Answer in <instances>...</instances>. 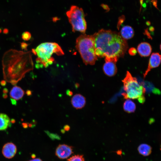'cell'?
Returning <instances> with one entry per match:
<instances>
[{
	"mask_svg": "<svg viewBox=\"0 0 161 161\" xmlns=\"http://www.w3.org/2000/svg\"><path fill=\"white\" fill-rule=\"evenodd\" d=\"M4 79L15 84L26 73L32 70L33 63L30 52L11 49L4 54L2 61Z\"/></svg>",
	"mask_w": 161,
	"mask_h": 161,
	"instance_id": "6da1fadb",
	"label": "cell"
},
{
	"mask_svg": "<svg viewBox=\"0 0 161 161\" xmlns=\"http://www.w3.org/2000/svg\"><path fill=\"white\" fill-rule=\"evenodd\" d=\"M92 35L97 57L118 59L124 55L127 50L126 41L116 32L102 29Z\"/></svg>",
	"mask_w": 161,
	"mask_h": 161,
	"instance_id": "7a4b0ae2",
	"label": "cell"
},
{
	"mask_svg": "<svg viewBox=\"0 0 161 161\" xmlns=\"http://www.w3.org/2000/svg\"><path fill=\"white\" fill-rule=\"evenodd\" d=\"M76 47L86 65H94L97 60L93 35L82 33L76 39Z\"/></svg>",
	"mask_w": 161,
	"mask_h": 161,
	"instance_id": "3957f363",
	"label": "cell"
},
{
	"mask_svg": "<svg viewBox=\"0 0 161 161\" xmlns=\"http://www.w3.org/2000/svg\"><path fill=\"white\" fill-rule=\"evenodd\" d=\"M32 52L37 56L36 62L41 64L45 67L51 64L54 59L52 56L53 54L58 55L64 54L59 45L54 42H44L39 44L35 49H32Z\"/></svg>",
	"mask_w": 161,
	"mask_h": 161,
	"instance_id": "277c9868",
	"label": "cell"
},
{
	"mask_svg": "<svg viewBox=\"0 0 161 161\" xmlns=\"http://www.w3.org/2000/svg\"><path fill=\"white\" fill-rule=\"evenodd\" d=\"M122 81L125 92L122 95L125 99H137L141 103L145 100V90L143 85L140 84L137 79L127 71L125 77Z\"/></svg>",
	"mask_w": 161,
	"mask_h": 161,
	"instance_id": "5b68a950",
	"label": "cell"
},
{
	"mask_svg": "<svg viewBox=\"0 0 161 161\" xmlns=\"http://www.w3.org/2000/svg\"><path fill=\"white\" fill-rule=\"evenodd\" d=\"M66 14L73 32L79 31L83 33L85 32L86 23L85 19V15L82 8L72 5Z\"/></svg>",
	"mask_w": 161,
	"mask_h": 161,
	"instance_id": "8992f818",
	"label": "cell"
},
{
	"mask_svg": "<svg viewBox=\"0 0 161 161\" xmlns=\"http://www.w3.org/2000/svg\"><path fill=\"white\" fill-rule=\"evenodd\" d=\"M118 59L112 58H105V63L103 66V70L105 74L112 77L117 73V69L116 63Z\"/></svg>",
	"mask_w": 161,
	"mask_h": 161,
	"instance_id": "52a82bcc",
	"label": "cell"
},
{
	"mask_svg": "<svg viewBox=\"0 0 161 161\" xmlns=\"http://www.w3.org/2000/svg\"><path fill=\"white\" fill-rule=\"evenodd\" d=\"M73 147L65 144H60L55 151V155L59 158H67L72 153Z\"/></svg>",
	"mask_w": 161,
	"mask_h": 161,
	"instance_id": "ba28073f",
	"label": "cell"
},
{
	"mask_svg": "<svg viewBox=\"0 0 161 161\" xmlns=\"http://www.w3.org/2000/svg\"><path fill=\"white\" fill-rule=\"evenodd\" d=\"M161 62V55L158 52L153 53L150 57L148 68L143 74L144 78L152 69L158 67Z\"/></svg>",
	"mask_w": 161,
	"mask_h": 161,
	"instance_id": "9c48e42d",
	"label": "cell"
},
{
	"mask_svg": "<svg viewBox=\"0 0 161 161\" xmlns=\"http://www.w3.org/2000/svg\"><path fill=\"white\" fill-rule=\"evenodd\" d=\"M17 152L16 146L13 143H7L3 146L2 153L6 158L11 159L13 157Z\"/></svg>",
	"mask_w": 161,
	"mask_h": 161,
	"instance_id": "30bf717a",
	"label": "cell"
},
{
	"mask_svg": "<svg viewBox=\"0 0 161 161\" xmlns=\"http://www.w3.org/2000/svg\"><path fill=\"white\" fill-rule=\"evenodd\" d=\"M71 104L73 107L76 109H81L85 105V98L80 94H76L72 97Z\"/></svg>",
	"mask_w": 161,
	"mask_h": 161,
	"instance_id": "8fae6325",
	"label": "cell"
},
{
	"mask_svg": "<svg viewBox=\"0 0 161 161\" xmlns=\"http://www.w3.org/2000/svg\"><path fill=\"white\" fill-rule=\"evenodd\" d=\"M137 51L141 56L147 57L150 55L152 51V48L148 43L143 42L138 45Z\"/></svg>",
	"mask_w": 161,
	"mask_h": 161,
	"instance_id": "7c38bea8",
	"label": "cell"
},
{
	"mask_svg": "<svg viewBox=\"0 0 161 161\" xmlns=\"http://www.w3.org/2000/svg\"><path fill=\"white\" fill-rule=\"evenodd\" d=\"M10 94L12 99L15 100H18L23 97L24 91L20 87L16 86L11 89Z\"/></svg>",
	"mask_w": 161,
	"mask_h": 161,
	"instance_id": "4fadbf2b",
	"label": "cell"
},
{
	"mask_svg": "<svg viewBox=\"0 0 161 161\" xmlns=\"http://www.w3.org/2000/svg\"><path fill=\"white\" fill-rule=\"evenodd\" d=\"M133 29L129 26H123L120 30V35L125 40L129 39L132 38L134 35Z\"/></svg>",
	"mask_w": 161,
	"mask_h": 161,
	"instance_id": "5bb4252c",
	"label": "cell"
},
{
	"mask_svg": "<svg viewBox=\"0 0 161 161\" xmlns=\"http://www.w3.org/2000/svg\"><path fill=\"white\" fill-rule=\"evenodd\" d=\"M10 118L6 114L0 113V131L6 130L11 126Z\"/></svg>",
	"mask_w": 161,
	"mask_h": 161,
	"instance_id": "9a60e30c",
	"label": "cell"
},
{
	"mask_svg": "<svg viewBox=\"0 0 161 161\" xmlns=\"http://www.w3.org/2000/svg\"><path fill=\"white\" fill-rule=\"evenodd\" d=\"M123 107L124 111L128 113L134 112L136 109L135 103L129 99H127L125 101Z\"/></svg>",
	"mask_w": 161,
	"mask_h": 161,
	"instance_id": "2e32d148",
	"label": "cell"
},
{
	"mask_svg": "<svg viewBox=\"0 0 161 161\" xmlns=\"http://www.w3.org/2000/svg\"><path fill=\"white\" fill-rule=\"evenodd\" d=\"M138 150L139 153L141 155L144 156H147L151 154L152 148L148 144H142L138 146Z\"/></svg>",
	"mask_w": 161,
	"mask_h": 161,
	"instance_id": "e0dca14e",
	"label": "cell"
},
{
	"mask_svg": "<svg viewBox=\"0 0 161 161\" xmlns=\"http://www.w3.org/2000/svg\"><path fill=\"white\" fill-rule=\"evenodd\" d=\"M145 88V92L148 93L152 92L155 94H160L161 92L160 90L155 88L151 83L148 82H145L142 84Z\"/></svg>",
	"mask_w": 161,
	"mask_h": 161,
	"instance_id": "ac0fdd59",
	"label": "cell"
},
{
	"mask_svg": "<svg viewBox=\"0 0 161 161\" xmlns=\"http://www.w3.org/2000/svg\"><path fill=\"white\" fill-rule=\"evenodd\" d=\"M68 161H85L83 155H77L72 156L67 160Z\"/></svg>",
	"mask_w": 161,
	"mask_h": 161,
	"instance_id": "d6986e66",
	"label": "cell"
},
{
	"mask_svg": "<svg viewBox=\"0 0 161 161\" xmlns=\"http://www.w3.org/2000/svg\"><path fill=\"white\" fill-rule=\"evenodd\" d=\"M21 37L23 40L28 41L31 38V34L29 32H25L22 34Z\"/></svg>",
	"mask_w": 161,
	"mask_h": 161,
	"instance_id": "ffe728a7",
	"label": "cell"
},
{
	"mask_svg": "<svg viewBox=\"0 0 161 161\" xmlns=\"http://www.w3.org/2000/svg\"><path fill=\"white\" fill-rule=\"evenodd\" d=\"M46 133L50 137L52 140L55 139L59 140L60 139V137L57 134L53 133H51L48 131H45Z\"/></svg>",
	"mask_w": 161,
	"mask_h": 161,
	"instance_id": "44dd1931",
	"label": "cell"
},
{
	"mask_svg": "<svg viewBox=\"0 0 161 161\" xmlns=\"http://www.w3.org/2000/svg\"><path fill=\"white\" fill-rule=\"evenodd\" d=\"M129 54L131 55H134L136 54L137 53L136 49L134 48H130L129 50Z\"/></svg>",
	"mask_w": 161,
	"mask_h": 161,
	"instance_id": "7402d4cb",
	"label": "cell"
},
{
	"mask_svg": "<svg viewBox=\"0 0 161 161\" xmlns=\"http://www.w3.org/2000/svg\"><path fill=\"white\" fill-rule=\"evenodd\" d=\"M27 46L28 44L24 42L21 43V47L22 49L27 50Z\"/></svg>",
	"mask_w": 161,
	"mask_h": 161,
	"instance_id": "603a6c76",
	"label": "cell"
},
{
	"mask_svg": "<svg viewBox=\"0 0 161 161\" xmlns=\"http://www.w3.org/2000/svg\"><path fill=\"white\" fill-rule=\"evenodd\" d=\"M66 94L68 95L71 96L73 95V92L69 90L68 89L66 91Z\"/></svg>",
	"mask_w": 161,
	"mask_h": 161,
	"instance_id": "cb8c5ba5",
	"label": "cell"
},
{
	"mask_svg": "<svg viewBox=\"0 0 161 161\" xmlns=\"http://www.w3.org/2000/svg\"><path fill=\"white\" fill-rule=\"evenodd\" d=\"M70 127L68 125H66L64 126V129L65 131H68L69 130Z\"/></svg>",
	"mask_w": 161,
	"mask_h": 161,
	"instance_id": "d4e9b609",
	"label": "cell"
},
{
	"mask_svg": "<svg viewBox=\"0 0 161 161\" xmlns=\"http://www.w3.org/2000/svg\"><path fill=\"white\" fill-rule=\"evenodd\" d=\"M42 161V160L39 158H35L29 161Z\"/></svg>",
	"mask_w": 161,
	"mask_h": 161,
	"instance_id": "484cf974",
	"label": "cell"
},
{
	"mask_svg": "<svg viewBox=\"0 0 161 161\" xmlns=\"http://www.w3.org/2000/svg\"><path fill=\"white\" fill-rule=\"evenodd\" d=\"M9 32V30L7 28H5L3 30V33L4 34H7Z\"/></svg>",
	"mask_w": 161,
	"mask_h": 161,
	"instance_id": "4316f807",
	"label": "cell"
},
{
	"mask_svg": "<svg viewBox=\"0 0 161 161\" xmlns=\"http://www.w3.org/2000/svg\"><path fill=\"white\" fill-rule=\"evenodd\" d=\"M27 94L28 95H30L31 94V92L30 91L28 90L27 92Z\"/></svg>",
	"mask_w": 161,
	"mask_h": 161,
	"instance_id": "83f0119b",
	"label": "cell"
},
{
	"mask_svg": "<svg viewBox=\"0 0 161 161\" xmlns=\"http://www.w3.org/2000/svg\"><path fill=\"white\" fill-rule=\"evenodd\" d=\"M149 30L151 31H153L154 30V28L151 27L150 28Z\"/></svg>",
	"mask_w": 161,
	"mask_h": 161,
	"instance_id": "f1b7e54d",
	"label": "cell"
},
{
	"mask_svg": "<svg viewBox=\"0 0 161 161\" xmlns=\"http://www.w3.org/2000/svg\"><path fill=\"white\" fill-rule=\"evenodd\" d=\"M31 157L33 159H34L36 157L35 155L34 154H32L31 155Z\"/></svg>",
	"mask_w": 161,
	"mask_h": 161,
	"instance_id": "f546056e",
	"label": "cell"
},
{
	"mask_svg": "<svg viewBox=\"0 0 161 161\" xmlns=\"http://www.w3.org/2000/svg\"><path fill=\"white\" fill-rule=\"evenodd\" d=\"M65 131L64 129H62L61 130V133H64L65 132Z\"/></svg>",
	"mask_w": 161,
	"mask_h": 161,
	"instance_id": "4dcf8cb0",
	"label": "cell"
},
{
	"mask_svg": "<svg viewBox=\"0 0 161 161\" xmlns=\"http://www.w3.org/2000/svg\"><path fill=\"white\" fill-rule=\"evenodd\" d=\"M2 31V29L0 28V33H1Z\"/></svg>",
	"mask_w": 161,
	"mask_h": 161,
	"instance_id": "1f68e13d",
	"label": "cell"
},
{
	"mask_svg": "<svg viewBox=\"0 0 161 161\" xmlns=\"http://www.w3.org/2000/svg\"><path fill=\"white\" fill-rule=\"evenodd\" d=\"M160 49L161 50V44L160 45Z\"/></svg>",
	"mask_w": 161,
	"mask_h": 161,
	"instance_id": "d6a6232c",
	"label": "cell"
},
{
	"mask_svg": "<svg viewBox=\"0 0 161 161\" xmlns=\"http://www.w3.org/2000/svg\"><path fill=\"white\" fill-rule=\"evenodd\" d=\"M160 150H161V147H160Z\"/></svg>",
	"mask_w": 161,
	"mask_h": 161,
	"instance_id": "836d02e7",
	"label": "cell"
}]
</instances>
